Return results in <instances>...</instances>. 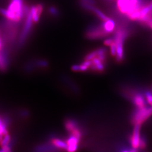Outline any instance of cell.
Segmentation results:
<instances>
[{"mask_svg":"<svg viewBox=\"0 0 152 152\" xmlns=\"http://www.w3.org/2000/svg\"><path fill=\"white\" fill-rule=\"evenodd\" d=\"M0 14L11 22L16 23L20 22L26 15L23 0H12L7 9L0 8Z\"/></svg>","mask_w":152,"mask_h":152,"instance_id":"cell-1","label":"cell"},{"mask_svg":"<svg viewBox=\"0 0 152 152\" xmlns=\"http://www.w3.org/2000/svg\"><path fill=\"white\" fill-rule=\"evenodd\" d=\"M140 4V0H117V6L120 11L128 15L139 10Z\"/></svg>","mask_w":152,"mask_h":152,"instance_id":"cell-2","label":"cell"},{"mask_svg":"<svg viewBox=\"0 0 152 152\" xmlns=\"http://www.w3.org/2000/svg\"><path fill=\"white\" fill-rule=\"evenodd\" d=\"M152 115V106L150 108L144 107L139 108L132 117V122L135 125L141 126Z\"/></svg>","mask_w":152,"mask_h":152,"instance_id":"cell-3","label":"cell"},{"mask_svg":"<svg viewBox=\"0 0 152 152\" xmlns=\"http://www.w3.org/2000/svg\"><path fill=\"white\" fill-rule=\"evenodd\" d=\"M125 32L122 30H118L115 34L114 42L117 47L116 59L118 61H121L124 59V41L125 38Z\"/></svg>","mask_w":152,"mask_h":152,"instance_id":"cell-4","label":"cell"},{"mask_svg":"<svg viewBox=\"0 0 152 152\" xmlns=\"http://www.w3.org/2000/svg\"><path fill=\"white\" fill-rule=\"evenodd\" d=\"M26 16H27L26 21L24 26L23 29L22 34L19 38L20 45H22L26 41V39H27V37L29 35V33L31 31L32 27L33 21L32 17L31 11H29V13L26 15Z\"/></svg>","mask_w":152,"mask_h":152,"instance_id":"cell-5","label":"cell"},{"mask_svg":"<svg viewBox=\"0 0 152 152\" xmlns=\"http://www.w3.org/2000/svg\"><path fill=\"white\" fill-rule=\"evenodd\" d=\"M108 34L104 29L102 25L98 27L91 28L89 29L86 33V36L89 39H99L103 38Z\"/></svg>","mask_w":152,"mask_h":152,"instance_id":"cell-6","label":"cell"},{"mask_svg":"<svg viewBox=\"0 0 152 152\" xmlns=\"http://www.w3.org/2000/svg\"><path fill=\"white\" fill-rule=\"evenodd\" d=\"M140 126L135 125V128L133 131L132 135L131 138V144L134 149L140 148V144L141 141V137L140 135Z\"/></svg>","mask_w":152,"mask_h":152,"instance_id":"cell-7","label":"cell"},{"mask_svg":"<svg viewBox=\"0 0 152 152\" xmlns=\"http://www.w3.org/2000/svg\"><path fill=\"white\" fill-rule=\"evenodd\" d=\"M44 7L42 4H38L37 5L32 6L30 8V11L32 17L33 21L34 23H37L39 21L40 15H41L43 11Z\"/></svg>","mask_w":152,"mask_h":152,"instance_id":"cell-8","label":"cell"},{"mask_svg":"<svg viewBox=\"0 0 152 152\" xmlns=\"http://www.w3.org/2000/svg\"><path fill=\"white\" fill-rule=\"evenodd\" d=\"M80 139H78L76 136L71 135L66 140V144L68 145L67 151L69 152H75L78 148V143Z\"/></svg>","mask_w":152,"mask_h":152,"instance_id":"cell-9","label":"cell"},{"mask_svg":"<svg viewBox=\"0 0 152 152\" xmlns=\"http://www.w3.org/2000/svg\"><path fill=\"white\" fill-rule=\"evenodd\" d=\"M91 61V65L90 68L94 71L97 72H103L105 68L104 65V62L105 61L100 59L98 57H95Z\"/></svg>","mask_w":152,"mask_h":152,"instance_id":"cell-10","label":"cell"},{"mask_svg":"<svg viewBox=\"0 0 152 152\" xmlns=\"http://www.w3.org/2000/svg\"><path fill=\"white\" fill-rule=\"evenodd\" d=\"M102 25L104 29L105 30V31L108 34H109L114 31L115 24L114 20L109 19L108 20L103 22Z\"/></svg>","mask_w":152,"mask_h":152,"instance_id":"cell-11","label":"cell"},{"mask_svg":"<svg viewBox=\"0 0 152 152\" xmlns=\"http://www.w3.org/2000/svg\"><path fill=\"white\" fill-rule=\"evenodd\" d=\"M133 101L135 105L138 108H142L144 107H145V101L144 97L140 94H136L134 98Z\"/></svg>","mask_w":152,"mask_h":152,"instance_id":"cell-12","label":"cell"},{"mask_svg":"<svg viewBox=\"0 0 152 152\" xmlns=\"http://www.w3.org/2000/svg\"><path fill=\"white\" fill-rule=\"evenodd\" d=\"M152 10V3L150 4L149 5L147 6L146 7H143L142 9L140 10V14H141V18L140 20L141 21L146 22L148 19H149L148 18V14Z\"/></svg>","mask_w":152,"mask_h":152,"instance_id":"cell-13","label":"cell"},{"mask_svg":"<svg viewBox=\"0 0 152 152\" xmlns=\"http://www.w3.org/2000/svg\"><path fill=\"white\" fill-rule=\"evenodd\" d=\"M52 143L55 148L67 150V148H68L67 144L66 142L63 141L62 140H60L59 139L54 138V139H52Z\"/></svg>","mask_w":152,"mask_h":152,"instance_id":"cell-14","label":"cell"},{"mask_svg":"<svg viewBox=\"0 0 152 152\" xmlns=\"http://www.w3.org/2000/svg\"><path fill=\"white\" fill-rule=\"evenodd\" d=\"M65 128L66 130L71 132L72 131L75 130L77 128H78V124L76 121L75 120H67L65 121Z\"/></svg>","mask_w":152,"mask_h":152,"instance_id":"cell-15","label":"cell"},{"mask_svg":"<svg viewBox=\"0 0 152 152\" xmlns=\"http://www.w3.org/2000/svg\"><path fill=\"white\" fill-rule=\"evenodd\" d=\"M7 66V60L5 54L0 50V70L4 71Z\"/></svg>","mask_w":152,"mask_h":152,"instance_id":"cell-16","label":"cell"},{"mask_svg":"<svg viewBox=\"0 0 152 152\" xmlns=\"http://www.w3.org/2000/svg\"><path fill=\"white\" fill-rule=\"evenodd\" d=\"M92 11H93V12H94L100 19H102L103 22L107 21V20H108V19H110V18H109L108 16H106L102 11H100L99 9H98L95 7H93Z\"/></svg>","mask_w":152,"mask_h":152,"instance_id":"cell-17","label":"cell"},{"mask_svg":"<svg viewBox=\"0 0 152 152\" xmlns=\"http://www.w3.org/2000/svg\"><path fill=\"white\" fill-rule=\"evenodd\" d=\"M49 13L53 15V16H57L59 15V11L58 10V9L55 7V6H51L50 7L49 9Z\"/></svg>","mask_w":152,"mask_h":152,"instance_id":"cell-18","label":"cell"},{"mask_svg":"<svg viewBox=\"0 0 152 152\" xmlns=\"http://www.w3.org/2000/svg\"><path fill=\"white\" fill-rule=\"evenodd\" d=\"M110 53L113 56H116L117 55V47H116V44L114 42L110 46Z\"/></svg>","mask_w":152,"mask_h":152,"instance_id":"cell-19","label":"cell"},{"mask_svg":"<svg viewBox=\"0 0 152 152\" xmlns=\"http://www.w3.org/2000/svg\"><path fill=\"white\" fill-rule=\"evenodd\" d=\"M147 102L152 106V94L151 92H147L145 95Z\"/></svg>","mask_w":152,"mask_h":152,"instance_id":"cell-20","label":"cell"},{"mask_svg":"<svg viewBox=\"0 0 152 152\" xmlns=\"http://www.w3.org/2000/svg\"><path fill=\"white\" fill-rule=\"evenodd\" d=\"M114 40L112 38H108L104 41V44L107 46H110L114 42Z\"/></svg>","mask_w":152,"mask_h":152,"instance_id":"cell-21","label":"cell"},{"mask_svg":"<svg viewBox=\"0 0 152 152\" xmlns=\"http://www.w3.org/2000/svg\"><path fill=\"white\" fill-rule=\"evenodd\" d=\"M146 145H147V144H146L145 141V140H144V139H142L141 138V141H140V148H141V149L145 148L146 147Z\"/></svg>","mask_w":152,"mask_h":152,"instance_id":"cell-22","label":"cell"},{"mask_svg":"<svg viewBox=\"0 0 152 152\" xmlns=\"http://www.w3.org/2000/svg\"><path fill=\"white\" fill-rule=\"evenodd\" d=\"M146 23H147V24L152 29V19H148Z\"/></svg>","mask_w":152,"mask_h":152,"instance_id":"cell-23","label":"cell"}]
</instances>
